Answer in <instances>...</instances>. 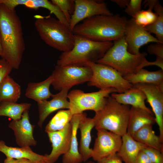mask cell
<instances>
[{
  "instance_id": "cell-39",
  "label": "cell",
  "mask_w": 163,
  "mask_h": 163,
  "mask_svg": "<svg viewBox=\"0 0 163 163\" xmlns=\"http://www.w3.org/2000/svg\"><path fill=\"white\" fill-rule=\"evenodd\" d=\"M4 163H33L25 158L15 159L7 158L4 160Z\"/></svg>"
},
{
  "instance_id": "cell-44",
  "label": "cell",
  "mask_w": 163,
  "mask_h": 163,
  "mask_svg": "<svg viewBox=\"0 0 163 163\" xmlns=\"http://www.w3.org/2000/svg\"><path fill=\"white\" fill-rule=\"evenodd\" d=\"M47 163V161L44 162H40V163Z\"/></svg>"
},
{
  "instance_id": "cell-2",
  "label": "cell",
  "mask_w": 163,
  "mask_h": 163,
  "mask_svg": "<svg viewBox=\"0 0 163 163\" xmlns=\"http://www.w3.org/2000/svg\"><path fill=\"white\" fill-rule=\"evenodd\" d=\"M127 20L118 14L95 16L82 21L72 31L94 41L113 42L124 37Z\"/></svg>"
},
{
  "instance_id": "cell-28",
  "label": "cell",
  "mask_w": 163,
  "mask_h": 163,
  "mask_svg": "<svg viewBox=\"0 0 163 163\" xmlns=\"http://www.w3.org/2000/svg\"><path fill=\"white\" fill-rule=\"evenodd\" d=\"M31 104L28 103L18 104L16 102H0V116L8 117L13 120H19L23 113L29 110Z\"/></svg>"
},
{
  "instance_id": "cell-13",
  "label": "cell",
  "mask_w": 163,
  "mask_h": 163,
  "mask_svg": "<svg viewBox=\"0 0 163 163\" xmlns=\"http://www.w3.org/2000/svg\"><path fill=\"white\" fill-rule=\"evenodd\" d=\"M132 85L133 87L142 91L145 95L147 101L155 115V122L159 128V136L163 142V92L152 84L138 83Z\"/></svg>"
},
{
  "instance_id": "cell-40",
  "label": "cell",
  "mask_w": 163,
  "mask_h": 163,
  "mask_svg": "<svg viewBox=\"0 0 163 163\" xmlns=\"http://www.w3.org/2000/svg\"><path fill=\"white\" fill-rule=\"evenodd\" d=\"M156 66L163 70V59L156 57L155 61L153 62L149 61L148 66Z\"/></svg>"
},
{
  "instance_id": "cell-31",
  "label": "cell",
  "mask_w": 163,
  "mask_h": 163,
  "mask_svg": "<svg viewBox=\"0 0 163 163\" xmlns=\"http://www.w3.org/2000/svg\"><path fill=\"white\" fill-rule=\"evenodd\" d=\"M148 7V10H141L132 18L136 24L144 27L153 24L157 18L156 13L152 11L154 5H149Z\"/></svg>"
},
{
  "instance_id": "cell-24",
  "label": "cell",
  "mask_w": 163,
  "mask_h": 163,
  "mask_svg": "<svg viewBox=\"0 0 163 163\" xmlns=\"http://www.w3.org/2000/svg\"><path fill=\"white\" fill-rule=\"evenodd\" d=\"M123 77L132 84L142 83L155 85L163 92V70L162 69L149 71L142 68L135 74Z\"/></svg>"
},
{
  "instance_id": "cell-22",
  "label": "cell",
  "mask_w": 163,
  "mask_h": 163,
  "mask_svg": "<svg viewBox=\"0 0 163 163\" xmlns=\"http://www.w3.org/2000/svg\"><path fill=\"white\" fill-rule=\"evenodd\" d=\"M122 143L117 155L124 163H136L139 152L146 146L126 133L122 136Z\"/></svg>"
},
{
  "instance_id": "cell-23",
  "label": "cell",
  "mask_w": 163,
  "mask_h": 163,
  "mask_svg": "<svg viewBox=\"0 0 163 163\" xmlns=\"http://www.w3.org/2000/svg\"><path fill=\"white\" fill-rule=\"evenodd\" d=\"M83 114L73 115L70 121L72 126L71 141L68 151L63 155L62 163H82L83 161L79 152L77 138L78 124Z\"/></svg>"
},
{
  "instance_id": "cell-41",
  "label": "cell",
  "mask_w": 163,
  "mask_h": 163,
  "mask_svg": "<svg viewBox=\"0 0 163 163\" xmlns=\"http://www.w3.org/2000/svg\"><path fill=\"white\" fill-rule=\"evenodd\" d=\"M111 1L121 8H126L129 0H111Z\"/></svg>"
},
{
  "instance_id": "cell-9",
  "label": "cell",
  "mask_w": 163,
  "mask_h": 163,
  "mask_svg": "<svg viewBox=\"0 0 163 163\" xmlns=\"http://www.w3.org/2000/svg\"><path fill=\"white\" fill-rule=\"evenodd\" d=\"M92 74L91 68L88 66L57 65L51 75L52 84L56 90L61 91L90 80Z\"/></svg>"
},
{
  "instance_id": "cell-17",
  "label": "cell",
  "mask_w": 163,
  "mask_h": 163,
  "mask_svg": "<svg viewBox=\"0 0 163 163\" xmlns=\"http://www.w3.org/2000/svg\"><path fill=\"white\" fill-rule=\"evenodd\" d=\"M94 126L93 118L87 117L86 114L83 113L78 124V129L81 133L78 150L85 162L92 157V150L90 148L91 140V132Z\"/></svg>"
},
{
  "instance_id": "cell-10",
  "label": "cell",
  "mask_w": 163,
  "mask_h": 163,
  "mask_svg": "<svg viewBox=\"0 0 163 163\" xmlns=\"http://www.w3.org/2000/svg\"><path fill=\"white\" fill-rule=\"evenodd\" d=\"M92 157L97 162L117 154L122 143V136L104 129H98Z\"/></svg>"
},
{
  "instance_id": "cell-21",
  "label": "cell",
  "mask_w": 163,
  "mask_h": 163,
  "mask_svg": "<svg viewBox=\"0 0 163 163\" xmlns=\"http://www.w3.org/2000/svg\"><path fill=\"white\" fill-rule=\"evenodd\" d=\"M0 152L4 154L7 158H25L33 163L47 161L44 155H40L34 152L30 146L20 148L8 146L3 140L0 141Z\"/></svg>"
},
{
  "instance_id": "cell-37",
  "label": "cell",
  "mask_w": 163,
  "mask_h": 163,
  "mask_svg": "<svg viewBox=\"0 0 163 163\" xmlns=\"http://www.w3.org/2000/svg\"><path fill=\"white\" fill-rule=\"evenodd\" d=\"M136 163H152L148 156L142 150L139 153L136 158Z\"/></svg>"
},
{
  "instance_id": "cell-12",
  "label": "cell",
  "mask_w": 163,
  "mask_h": 163,
  "mask_svg": "<svg viewBox=\"0 0 163 163\" xmlns=\"http://www.w3.org/2000/svg\"><path fill=\"white\" fill-rule=\"evenodd\" d=\"M124 38L127 45L128 51L135 55L140 54L141 47L149 43H162L144 27L136 24L132 18L127 20Z\"/></svg>"
},
{
  "instance_id": "cell-5",
  "label": "cell",
  "mask_w": 163,
  "mask_h": 163,
  "mask_svg": "<svg viewBox=\"0 0 163 163\" xmlns=\"http://www.w3.org/2000/svg\"><path fill=\"white\" fill-rule=\"evenodd\" d=\"M34 26L42 40L47 45L62 52L73 48L74 34L57 18L50 16H34Z\"/></svg>"
},
{
  "instance_id": "cell-19",
  "label": "cell",
  "mask_w": 163,
  "mask_h": 163,
  "mask_svg": "<svg viewBox=\"0 0 163 163\" xmlns=\"http://www.w3.org/2000/svg\"><path fill=\"white\" fill-rule=\"evenodd\" d=\"M155 122V117L144 109L132 106L129 113L127 133L132 136L144 126L153 125Z\"/></svg>"
},
{
  "instance_id": "cell-3",
  "label": "cell",
  "mask_w": 163,
  "mask_h": 163,
  "mask_svg": "<svg viewBox=\"0 0 163 163\" xmlns=\"http://www.w3.org/2000/svg\"><path fill=\"white\" fill-rule=\"evenodd\" d=\"M74 43L72 49L62 52L57 65L87 66L88 62H96L101 59L113 44L112 42L94 41L74 34Z\"/></svg>"
},
{
  "instance_id": "cell-25",
  "label": "cell",
  "mask_w": 163,
  "mask_h": 163,
  "mask_svg": "<svg viewBox=\"0 0 163 163\" xmlns=\"http://www.w3.org/2000/svg\"><path fill=\"white\" fill-rule=\"evenodd\" d=\"M53 80V77L51 75L41 82L29 83L26 90V96L37 103L47 100L53 94L50 90Z\"/></svg>"
},
{
  "instance_id": "cell-8",
  "label": "cell",
  "mask_w": 163,
  "mask_h": 163,
  "mask_svg": "<svg viewBox=\"0 0 163 163\" xmlns=\"http://www.w3.org/2000/svg\"><path fill=\"white\" fill-rule=\"evenodd\" d=\"M86 66L91 69L92 74L89 86L100 89L113 88L118 93L124 92L133 87L116 70L108 66L96 62H88Z\"/></svg>"
},
{
  "instance_id": "cell-4",
  "label": "cell",
  "mask_w": 163,
  "mask_h": 163,
  "mask_svg": "<svg viewBox=\"0 0 163 163\" xmlns=\"http://www.w3.org/2000/svg\"><path fill=\"white\" fill-rule=\"evenodd\" d=\"M146 53L135 55L127 50L124 37L113 42L112 46L96 63L110 66L118 71L123 77L136 73L148 66L149 61Z\"/></svg>"
},
{
  "instance_id": "cell-11",
  "label": "cell",
  "mask_w": 163,
  "mask_h": 163,
  "mask_svg": "<svg viewBox=\"0 0 163 163\" xmlns=\"http://www.w3.org/2000/svg\"><path fill=\"white\" fill-rule=\"evenodd\" d=\"M74 12L71 15L69 28L72 31L80 22L92 17L98 15H112L113 14L109 10L104 2L94 0H75Z\"/></svg>"
},
{
  "instance_id": "cell-34",
  "label": "cell",
  "mask_w": 163,
  "mask_h": 163,
  "mask_svg": "<svg viewBox=\"0 0 163 163\" xmlns=\"http://www.w3.org/2000/svg\"><path fill=\"white\" fill-rule=\"evenodd\" d=\"M142 0H130L125 8V11L128 15L133 18L141 10Z\"/></svg>"
},
{
  "instance_id": "cell-1",
  "label": "cell",
  "mask_w": 163,
  "mask_h": 163,
  "mask_svg": "<svg viewBox=\"0 0 163 163\" xmlns=\"http://www.w3.org/2000/svg\"><path fill=\"white\" fill-rule=\"evenodd\" d=\"M0 36L2 58L13 69H18L25 46L21 21L15 9L0 4Z\"/></svg>"
},
{
  "instance_id": "cell-36",
  "label": "cell",
  "mask_w": 163,
  "mask_h": 163,
  "mask_svg": "<svg viewBox=\"0 0 163 163\" xmlns=\"http://www.w3.org/2000/svg\"><path fill=\"white\" fill-rule=\"evenodd\" d=\"M12 69L7 62L2 58L0 59V84L4 78L9 75Z\"/></svg>"
},
{
  "instance_id": "cell-26",
  "label": "cell",
  "mask_w": 163,
  "mask_h": 163,
  "mask_svg": "<svg viewBox=\"0 0 163 163\" xmlns=\"http://www.w3.org/2000/svg\"><path fill=\"white\" fill-rule=\"evenodd\" d=\"M152 125L142 127L132 136L133 138L145 146L157 150L163 153V142L153 130Z\"/></svg>"
},
{
  "instance_id": "cell-30",
  "label": "cell",
  "mask_w": 163,
  "mask_h": 163,
  "mask_svg": "<svg viewBox=\"0 0 163 163\" xmlns=\"http://www.w3.org/2000/svg\"><path fill=\"white\" fill-rule=\"evenodd\" d=\"M153 9L157 15V18L153 24L144 28L150 33L155 34L156 38L163 43V8L157 0Z\"/></svg>"
},
{
  "instance_id": "cell-6",
  "label": "cell",
  "mask_w": 163,
  "mask_h": 163,
  "mask_svg": "<svg viewBox=\"0 0 163 163\" xmlns=\"http://www.w3.org/2000/svg\"><path fill=\"white\" fill-rule=\"evenodd\" d=\"M129 105L118 103L111 95L93 118L96 130L104 129L121 136L127 133Z\"/></svg>"
},
{
  "instance_id": "cell-20",
  "label": "cell",
  "mask_w": 163,
  "mask_h": 163,
  "mask_svg": "<svg viewBox=\"0 0 163 163\" xmlns=\"http://www.w3.org/2000/svg\"><path fill=\"white\" fill-rule=\"evenodd\" d=\"M111 96L120 104L131 105L132 107L140 108L152 113L145 104L146 97L144 92L133 86L123 93H113L111 94Z\"/></svg>"
},
{
  "instance_id": "cell-42",
  "label": "cell",
  "mask_w": 163,
  "mask_h": 163,
  "mask_svg": "<svg viewBox=\"0 0 163 163\" xmlns=\"http://www.w3.org/2000/svg\"><path fill=\"white\" fill-rule=\"evenodd\" d=\"M2 48L1 43V38H0V56H1L2 55Z\"/></svg>"
},
{
  "instance_id": "cell-14",
  "label": "cell",
  "mask_w": 163,
  "mask_h": 163,
  "mask_svg": "<svg viewBox=\"0 0 163 163\" xmlns=\"http://www.w3.org/2000/svg\"><path fill=\"white\" fill-rule=\"evenodd\" d=\"M47 133L52 149L50 154L44 156L47 163H54L69 149L72 133V125L70 122L62 129Z\"/></svg>"
},
{
  "instance_id": "cell-43",
  "label": "cell",
  "mask_w": 163,
  "mask_h": 163,
  "mask_svg": "<svg viewBox=\"0 0 163 163\" xmlns=\"http://www.w3.org/2000/svg\"><path fill=\"white\" fill-rule=\"evenodd\" d=\"M84 163H96L94 162H92L91 161H89L88 162H85Z\"/></svg>"
},
{
  "instance_id": "cell-35",
  "label": "cell",
  "mask_w": 163,
  "mask_h": 163,
  "mask_svg": "<svg viewBox=\"0 0 163 163\" xmlns=\"http://www.w3.org/2000/svg\"><path fill=\"white\" fill-rule=\"evenodd\" d=\"M147 51L149 54L155 55L156 57L163 59L162 43H156L150 45L148 47Z\"/></svg>"
},
{
  "instance_id": "cell-16",
  "label": "cell",
  "mask_w": 163,
  "mask_h": 163,
  "mask_svg": "<svg viewBox=\"0 0 163 163\" xmlns=\"http://www.w3.org/2000/svg\"><path fill=\"white\" fill-rule=\"evenodd\" d=\"M69 89L66 88L58 93L53 94L50 101L45 100L37 103L39 113L38 126L41 128L47 117L53 112L62 109H69V103L67 100Z\"/></svg>"
},
{
  "instance_id": "cell-29",
  "label": "cell",
  "mask_w": 163,
  "mask_h": 163,
  "mask_svg": "<svg viewBox=\"0 0 163 163\" xmlns=\"http://www.w3.org/2000/svg\"><path fill=\"white\" fill-rule=\"evenodd\" d=\"M73 116L69 109L58 111L46 125L45 132L47 133L62 129L70 122Z\"/></svg>"
},
{
  "instance_id": "cell-18",
  "label": "cell",
  "mask_w": 163,
  "mask_h": 163,
  "mask_svg": "<svg viewBox=\"0 0 163 163\" xmlns=\"http://www.w3.org/2000/svg\"><path fill=\"white\" fill-rule=\"evenodd\" d=\"M3 4L11 9H15L19 5H24L34 9L40 8H46L53 14L58 19L61 18L63 14L59 7L51 1L47 0H0V4Z\"/></svg>"
},
{
  "instance_id": "cell-15",
  "label": "cell",
  "mask_w": 163,
  "mask_h": 163,
  "mask_svg": "<svg viewBox=\"0 0 163 163\" xmlns=\"http://www.w3.org/2000/svg\"><path fill=\"white\" fill-rule=\"evenodd\" d=\"M8 127L14 131L17 144L21 147L35 146L37 141L33 136L35 126L29 120L28 110L25 111L19 120H13Z\"/></svg>"
},
{
  "instance_id": "cell-7",
  "label": "cell",
  "mask_w": 163,
  "mask_h": 163,
  "mask_svg": "<svg viewBox=\"0 0 163 163\" xmlns=\"http://www.w3.org/2000/svg\"><path fill=\"white\" fill-rule=\"evenodd\" d=\"M118 92L113 88L100 89L97 91L85 93L79 89L71 91L68 94L69 107L73 115L90 110L96 113L103 107L107 98L113 93Z\"/></svg>"
},
{
  "instance_id": "cell-32",
  "label": "cell",
  "mask_w": 163,
  "mask_h": 163,
  "mask_svg": "<svg viewBox=\"0 0 163 163\" xmlns=\"http://www.w3.org/2000/svg\"><path fill=\"white\" fill-rule=\"evenodd\" d=\"M51 2L59 7L69 24L74 11L75 0H52Z\"/></svg>"
},
{
  "instance_id": "cell-27",
  "label": "cell",
  "mask_w": 163,
  "mask_h": 163,
  "mask_svg": "<svg viewBox=\"0 0 163 163\" xmlns=\"http://www.w3.org/2000/svg\"><path fill=\"white\" fill-rule=\"evenodd\" d=\"M21 94L20 86L9 75L6 76L0 84V102H16Z\"/></svg>"
},
{
  "instance_id": "cell-38",
  "label": "cell",
  "mask_w": 163,
  "mask_h": 163,
  "mask_svg": "<svg viewBox=\"0 0 163 163\" xmlns=\"http://www.w3.org/2000/svg\"><path fill=\"white\" fill-rule=\"evenodd\" d=\"M97 163H123L120 158L116 154L110 156Z\"/></svg>"
},
{
  "instance_id": "cell-33",
  "label": "cell",
  "mask_w": 163,
  "mask_h": 163,
  "mask_svg": "<svg viewBox=\"0 0 163 163\" xmlns=\"http://www.w3.org/2000/svg\"><path fill=\"white\" fill-rule=\"evenodd\" d=\"M152 163H163V153L156 149L145 146L142 149Z\"/></svg>"
}]
</instances>
